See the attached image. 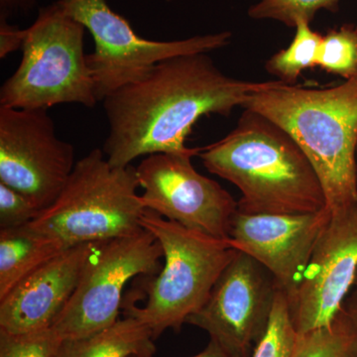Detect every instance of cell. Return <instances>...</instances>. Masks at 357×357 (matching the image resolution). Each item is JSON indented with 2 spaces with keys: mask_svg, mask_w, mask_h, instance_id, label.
I'll return each instance as SVG.
<instances>
[{
  "mask_svg": "<svg viewBox=\"0 0 357 357\" xmlns=\"http://www.w3.org/2000/svg\"><path fill=\"white\" fill-rule=\"evenodd\" d=\"M265 82L225 76L208 53L167 59L144 79L103 100L109 133L103 153L112 167H126L142 156L192 153L185 142L192 126L210 114L229 116Z\"/></svg>",
  "mask_w": 357,
  "mask_h": 357,
  "instance_id": "obj_1",
  "label": "cell"
},
{
  "mask_svg": "<svg viewBox=\"0 0 357 357\" xmlns=\"http://www.w3.org/2000/svg\"><path fill=\"white\" fill-rule=\"evenodd\" d=\"M210 173L241 192L248 215L312 213L326 208L316 171L292 136L262 114L244 109L236 128L199 154Z\"/></svg>",
  "mask_w": 357,
  "mask_h": 357,
  "instance_id": "obj_2",
  "label": "cell"
},
{
  "mask_svg": "<svg viewBox=\"0 0 357 357\" xmlns=\"http://www.w3.org/2000/svg\"><path fill=\"white\" fill-rule=\"evenodd\" d=\"M244 109L287 131L318 175L328 211L357 202V76L328 89L265 82Z\"/></svg>",
  "mask_w": 357,
  "mask_h": 357,
  "instance_id": "obj_3",
  "label": "cell"
},
{
  "mask_svg": "<svg viewBox=\"0 0 357 357\" xmlns=\"http://www.w3.org/2000/svg\"><path fill=\"white\" fill-rule=\"evenodd\" d=\"M140 223L161 244L163 267L145 285L144 306L128 303L124 309L126 316L147 326L156 340L169 328L180 331L188 318L204 306L239 251L229 239L187 229L147 208Z\"/></svg>",
  "mask_w": 357,
  "mask_h": 357,
  "instance_id": "obj_4",
  "label": "cell"
},
{
  "mask_svg": "<svg viewBox=\"0 0 357 357\" xmlns=\"http://www.w3.org/2000/svg\"><path fill=\"white\" fill-rule=\"evenodd\" d=\"M136 167H112L102 150L77 161L57 199L29 227L65 248L134 236L146 208L137 195Z\"/></svg>",
  "mask_w": 357,
  "mask_h": 357,
  "instance_id": "obj_5",
  "label": "cell"
},
{
  "mask_svg": "<svg viewBox=\"0 0 357 357\" xmlns=\"http://www.w3.org/2000/svg\"><path fill=\"white\" fill-rule=\"evenodd\" d=\"M86 30L58 1L40 9L35 22L26 29L20 64L0 89V107H95L98 100L84 49Z\"/></svg>",
  "mask_w": 357,
  "mask_h": 357,
  "instance_id": "obj_6",
  "label": "cell"
},
{
  "mask_svg": "<svg viewBox=\"0 0 357 357\" xmlns=\"http://www.w3.org/2000/svg\"><path fill=\"white\" fill-rule=\"evenodd\" d=\"M58 3L95 40V52L86 58L98 102L119 89L144 79L162 61L210 53L227 47L231 40V33L223 31L154 41L138 36L128 20L112 10L107 0H59Z\"/></svg>",
  "mask_w": 357,
  "mask_h": 357,
  "instance_id": "obj_7",
  "label": "cell"
},
{
  "mask_svg": "<svg viewBox=\"0 0 357 357\" xmlns=\"http://www.w3.org/2000/svg\"><path fill=\"white\" fill-rule=\"evenodd\" d=\"M162 259L161 244L146 229L96 243L53 330L63 340L89 337L109 328L119 319L126 284L137 276L158 274Z\"/></svg>",
  "mask_w": 357,
  "mask_h": 357,
  "instance_id": "obj_8",
  "label": "cell"
},
{
  "mask_svg": "<svg viewBox=\"0 0 357 357\" xmlns=\"http://www.w3.org/2000/svg\"><path fill=\"white\" fill-rule=\"evenodd\" d=\"M76 163L74 147L58 137L47 109L0 107V183L46 210Z\"/></svg>",
  "mask_w": 357,
  "mask_h": 357,
  "instance_id": "obj_9",
  "label": "cell"
},
{
  "mask_svg": "<svg viewBox=\"0 0 357 357\" xmlns=\"http://www.w3.org/2000/svg\"><path fill=\"white\" fill-rule=\"evenodd\" d=\"M192 153L149 155L136 167L141 204L183 227L229 239L237 202L222 185L202 175Z\"/></svg>",
  "mask_w": 357,
  "mask_h": 357,
  "instance_id": "obj_10",
  "label": "cell"
},
{
  "mask_svg": "<svg viewBox=\"0 0 357 357\" xmlns=\"http://www.w3.org/2000/svg\"><path fill=\"white\" fill-rule=\"evenodd\" d=\"M279 289L259 262L239 251L190 324L206 331L232 357H251L266 332Z\"/></svg>",
  "mask_w": 357,
  "mask_h": 357,
  "instance_id": "obj_11",
  "label": "cell"
},
{
  "mask_svg": "<svg viewBox=\"0 0 357 357\" xmlns=\"http://www.w3.org/2000/svg\"><path fill=\"white\" fill-rule=\"evenodd\" d=\"M357 273V202L330 211L297 287L288 295L298 333L333 323L342 311Z\"/></svg>",
  "mask_w": 357,
  "mask_h": 357,
  "instance_id": "obj_12",
  "label": "cell"
},
{
  "mask_svg": "<svg viewBox=\"0 0 357 357\" xmlns=\"http://www.w3.org/2000/svg\"><path fill=\"white\" fill-rule=\"evenodd\" d=\"M330 211L296 215H248L237 211L229 243L259 262L277 288L290 295L300 283Z\"/></svg>",
  "mask_w": 357,
  "mask_h": 357,
  "instance_id": "obj_13",
  "label": "cell"
},
{
  "mask_svg": "<svg viewBox=\"0 0 357 357\" xmlns=\"http://www.w3.org/2000/svg\"><path fill=\"white\" fill-rule=\"evenodd\" d=\"M96 243L65 249L0 299V330L25 333L53 328L76 290Z\"/></svg>",
  "mask_w": 357,
  "mask_h": 357,
  "instance_id": "obj_14",
  "label": "cell"
},
{
  "mask_svg": "<svg viewBox=\"0 0 357 357\" xmlns=\"http://www.w3.org/2000/svg\"><path fill=\"white\" fill-rule=\"evenodd\" d=\"M65 249L57 239L28 225L0 229V299Z\"/></svg>",
  "mask_w": 357,
  "mask_h": 357,
  "instance_id": "obj_15",
  "label": "cell"
},
{
  "mask_svg": "<svg viewBox=\"0 0 357 357\" xmlns=\"http://www.w3.org/2000/svg\"><path fill=\"white\" fill-rule=\"evenodd\" d=\"M151 330L126 316L102 332L76 340H63L55 357H153Z\"/></svg>",
  "mask_w": 357,
  "mask_h": 357,
  "instance_id": "obj_16",
  "label": "cell"
},
{
  "mask_svg": "<svg viewBox=\"0 0 357 357\" xmlns=\"http://www.w3.org/2000/svg\"><path fill=\"white\" fill-rule=\"evenodd\" d=\"M357 328L347 304L333 323L298 333L292 357H356Z\"/></svg>",
  "mask_w": 357,
  "mask_h": 357,
  "instance_id": "obj_17",
  "label": "cell"
},
{
  "mask_svg": "<svg viewBox=\"0 0 357 357\" xmlns=\"http://www.w3.org/2000/svg\"><path fill=\"white\" fill-rule=\"evenodd\" d=\"M296 34L288 48L274 54L265 64V69L277 81L286 84H296L304 70L318 67V55L323 35L314 31L306 21L296 25Z\"/></svg>",
  "mask_w": 357,
  "mask_h": 357,
  "instance_id": "obj_18",
  "label": "cell"
},
{
  "mask_svg": "<svg viewBox=\"0 0 357 357\" xmlns=\"http://www.w3.org/2000/svg\"><path fill=\"white\" fill-rule=\"evenodd\" d=\"M318 67L345 81L357 76V25L328 30L319 46Z\"/></svg>",
  "mask_w": 357,
  "mask_h": 357,
  "instance_id": "obj_19",
  "label": "cell"
},
{
  "mask_svg": "<svg viewBox=\"0 0 357 357\" xmlns=\"http://www.w3.org/2000/svg\"><path fill=\"white\" fill-rule=\"evenodd\" d=\"M297 337L287 295L278 290L266 332L256 345L251 357H292Z\"/></svg>",
  "mask_w": 357,
  "mask_h": 357,
  "instance_id": "obj_20",
  "label": "cell"
},
{
  "mask_svg": "<svg viewBox=\"0 0 357 357\" xmlns=\"http://www.w3.org/2000/svg\"><path fill=\"white\" fill-rule=\"evenodd\" d=\"M340 0H260L250 6L248 15L253 20L279 21L296 27L300 21L311 23L321 9L335 13Z\"/></svg>",
  "mask_w": 357,
  "mask_h": 357,
  "instance_id": "obj_21",
  "label": "cell"
},
{
  "mask_svg": "<svg viewBox=\"0 0 357 357\" xmlns=\"http://www.w3.org/2000/svg\"><path fill=\"white\" fill-rule=\"evenodd\" d=\"M61 342L53 328L25 333L0 330V357H55Z\"/></svg>",
  "mask_w": 357,
  "mask_h": 357,
  "instance_id": "obj_22",
  "label": "cell"
},
{
  "mask_svg": "<svg viewBox=\"0 0 357 357\" xmlns=\"http://www.w3.org/2000/svg\"><path fill=\"white\" fill-rule=\"evenodd\" d=\"M40 211L24 195L0 183V229L25 227L37 218Z\"/></svg>",
  "mask_w": 357,
  "mask_h": 357,
  "instance_id": "obj_23",
  "label": "cell"
},
{
  "mask_svg": "<svg viewBox=\"0 0 357 357\" xmlns=\"http://www.w3.org/2000/svg\"><path fill=\"white\" fill-rule=\"evenodd\" d=\"M26 29H20L8 23V20L0 18V58L4 59L10 53L22 49Z\"/></svg>",
  "mask_w": 357,
  "mask_h": 357,
  "instance_id": "obj_24",
  "label": "cell"
},
{
  "mask_svg": "<svg viewBox=\"0 0 357 357\" xmlns=\"http://www.w3.org/2000/svg\"><path fill=\"white\" fill-rule=\"evenodd\" d=\"M36 4L37 0H0V18L8 20L15 14H29Z\"/></svg>",
  "mask_w": 357,
  "mask_h": 357,
  "instance_id": "obj_25",
  "label": "cell"
},
{
  "mask_svg": "<svg viewBox=\"0 0 357 357\" xmlns=\"http://www.w3.org/2000/svg\"><path fill=\"white\" fill-rule=\"evenodd\" d=\"M141 357V356H133ZM192 357H232L218 344L215 340H211L208 347L203 351Z\"/></svg>",
  "mask_w": 357,
  "mask_h": 357,
  "instance_id": "obj_26",
  "label": "cell"
},
{
  "mask_svg": "<svg viewBox=\"0 0 357 357\" xmlns=\"http://www.w3.org/2000/svg\"><path fill=\"white\" fill-rule=\"evenodd\" d=\"M345 304H347V307H349V312H351L357 328V292L354 293V295L352 296L351 299L345 301ZM356 357H357V351Z\"/></svg>",
  "mask_w": 357,
  "mask_h": 357,
  "instance_id": "obj_27",
  "label": "cell"
},
{
  "mask_svg": "<svg viewBox=\"0 0 357 357\" xmlns=\"http://www.w3.org/2000/svg\"><path fill=\"white\" fill-rule=\"evenodd\" d=\"M354 287L356 288V292H357V273L356 277V281H354Z\"/></svg>",
  "mask_w": 357,
  "mask_h": 357,
  "instance_id": "obj_28",
  "label": "cell"
},
{
  "mask_svg": "<svg viewBox=\"0 0 357 357\" xmlns=\"http://www.w3.org/2000/svg\"><path fill=\"white\" fill-rule=\"evenodd\" d=\"M166 1H172V0H166Z\"/></svg>",
  "mask_w": 357,
  "mask_h": 357,
  "instance_id": "obj_29",
  "label": "cell"
},
{
  "mask_svg": "<svg viewBox=\"0 0 357 357\" xmlns=\"http://www.w3.org/2000/svg\"><path fill=\"white\" fill-rule=\"evenodd\" d=\"M356 155H357V149H356Z\"/></svg>",
  "mask_w": 357,
  "mask_h": 357,
  "instance_id": "obj_30",
  "label": "cell"
}]
</instances>
